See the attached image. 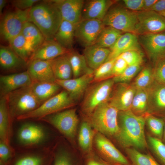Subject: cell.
Masks as SVG:
<instances>
[{
  "label": "cell",
  "mask_w": 165,
  "mask_h": 165,
  "mask_svg": "<svg viewBox=\"0 0 165 165\" xmlns=\"http://www.w3.org/2000/svg\"><path fill=\"white\" fill-rule=\"evenodd\" d=\"M22 122L12 130L10 141L15 149L28 148H52L53 134L50 125L42 121L30 119Z\"/></svg>",
  "instance_id": "obj_1"
},
{
  "label": "cell",
  "mask_w": 165,
  "mask_h": 165,
  "mask_svg": "<svg viewBox=\"0 0 165 165\" xmlns=\"http://www.w3.org/2000/svg\"><path fill=\"white\" fill-rule=\"evenodd\" d=\"M137 14L136 34L158 33L165 30V18L159 13L148 10L137 12Z\"/></svg>",
  "instance_id": "obj_13"
},
{
  "label": "cell",
  "mask_w": 165,
  "mask_h": 165,
  "mask_svg": "<svg viewBox=\"0 0 165 165\" xmlns=\"http://www.w3.org/2000/svg\"><path fill=\"white\" fill-rule=\"evenodd\" d=\"M30 9L24 10L16 9L5 15L0 24V35L3 39L9 42L21 33L25 24L29 22Z\"/></svg>",
  "instance_id": "obj_10"
},
{
  "label": "cell",
  "mask_w": 165,
  "mask_h": 165,
  "mask_svg": "<svg viewBox=\"0 0 165 165\" xmlns=\"http://www.w3.org/2000/svg\"><path fill=\"white\" fill-rule=\"evenodd\" d=\"M76 103L65 90L49 99L35 110L18 117L16 120H38L48 115L68 109Z\"/></svg>",
  "instance_id": "obj_6"
},
{
  "label": "cell",
  "mask_w": 165,
  "mask_h": 165,
  "mask_svg": "<svg viewBox=\"0 0 165 165\" xmlns=\"http://www.w3.org/2000/svg\"><path fill=\"white\" fill-rule=\"evenodd\" d=\"M148 113H165V86L155 81L148 88Z\"/></svg>",
  "instance_id": "obj_24"
},
{
  "label": "cell",
  "mask_w": 165,
  "mask_h": 165,
  "mask_svg": "<svg viewBox=\"0 0 165 165\" xmlns=\"http://www.w3.org/2000/svg\"><path fill=\"white\" fill-rule=\"evenodd\" d=\"M162 140H163V141H162L165 144V123L164 126Z\"/></svg>",
  "instance_id": "obj_54"
},
{
  "label": "cell",
  "mask_w": 165,
  "mask_h": 165,
  "mask_svg": "<svg viewBox=\"0 0 165 165\" xmlns=\"http://www.w3.org/2000/svg\"><path fill=\"white\" fill-rule=\"evenodd\" d=\"M67 54L50 60L56 79L64 80L73 78L72 69Z\"/></svg>",
  "instance_id": "obj_31"
},
{
  "label": "cell",
  "mask_w": 165,
  "mask_h": 165,
  "mask_svg": "<svg viewBox=\"0 0 165 165\" xmlns=\"http://www.w3.org/2000/svg\"><path fill=\"white\" fill-rule=\"evenodd\" d=\"M116 58L104 62L94 71L92 83L112 78V70Z\"/></svg>",
  "instance_id": "obj_41"
},
{
  "label": "cell",
  "mask_w": 165,
  "mask_h": 165,
  "mask_svg": "<svg viewBox=\"0 0 165 165\" xmlns=\"http://www.w3.org/2000/svg\"><path fill=\"white\" fill-rule=\"evenodd\" d=\"M15 155L9 165H52V148L15 149Z\"/></svg>",
  "instance_id": "obj_11"
},
{
  "label": "cell",
  "mask_w": 165,
  "mask_h": 165,
  "mask_svg": "<svg viewBox=\"0 0 165 165\" xmlns=\"http://www.w3.org/2000/svg\"><path fill=\"white\" fill-rule=\"evenodd\" d=\"M111 1L106 0H91L84 2L82 20H96L102 21L110 7Z\"/></svg>",
  "instance_id": "obj_23"
},
{
  "label": "cell",
  "mask_w": 165,
  "mask_h": 165,
  "mask_svg": "<svg viewBox=\"0 0 165 165\" xmlns=\"http://www.w3.org/2000/svg\"><path fill=\"white\" fill-rule=\"evenodd\" d=\"M128 66V65L124 59L120 57H117L112 69V78L122 74Z\"/></svg>",
  "instance_id": "obj_47"
},
{
  "label": "cell",
  "mask_w": 165,
  "mask_h": 165,
  "mask_svg": "<svg viewBox=\"0 0 165 165\" xmlns=\"http://www.w3.org/2000/svg\"><path fill=\"white\" fill-rule=\"evenodd\" d=\"M102 21L105 26L112 27L122 32L136 34L137 12L120 6H113L108 9Z\"/></svg>",
  "instance_id": "obj_8"
},
{
  "label": "cell",
  "mask_w": 165,
  "mask_h": 165,
  "mask_svg": "<svg viewBox=\"0 0 165 165\" xmlns=\"http://www.w3.org/2000/svg\"><path fill=\"white\" fill-rule=\"evenodd\" d=\"M153 70L149 67L143 68L132 83L136 90L149 88L154 83Z\"/></svg>",
  "instance_id": "obj_40"
},
{
  "label": "cell",
  "mask_w": 165,
  "mask_h": 165,
  "mask_svg": "<svg viewBox=\"0 0 165 165\" xmlns=\"http://www.w3.org/2000/svg\"><path fill=\"white\" fill-rule=\"evenodd\" d=\"M29 22L41 31L45 40L53 39L63 19L60 11L53 0H47L31 8Z\"/></svg>",
  "instance_id": "obj_3"
},
{
  "label": "cell",
  "mask_w": 165,
  "mask_h": 165,
  "mask_svg": "<svg viewBox=\"0 0 165 165\" xmlns=\"http://www.w3.org/2000/svg\"><path fill=\"white\" fill-rule=\"evenodd\" d=\"M93 76L94 73L69 79H56L55 82L67 91L77 103L82 100L86 90L92 83Z\"/></svg>",
  "instance_id": "obj_15"
},
{
  "label": "cell",
  "mask_w": 165,
  "mask_h": 165,
  "mask_svg": "<svg viewBox=\"0 0 165 165\" xmlns=\"http://www.w3.org/2000/svg\"><path fill=\"white\" fill-rule=\"evenodd\" d=\"M6 1L5 0H0V14H2V10L5 6Z\"/></svg>",
  "instance_id": "obj_52"
},
{
  "label": "cell",
  "mask_w": 165,
  "mask_h": 165,
  "mask_svg": "<svg viewBox=\"0 0 165 165\" xmlns=\"http://www.w3.org/2000/svg\"><path fill=\"white\" fill-rule=\"evenodd\" d=\"M9 47L28 64L32 54L29 51L26 41L21 33L9 42Z\"/></svg>",
  "instance_id": "obj_35"
},
{
  "label": "cell",
  "mask_w": 165,
  "mask_h": 165,
  "mask_svg": "<svg viewBox=\"0 0 165 165\" xmlns=\"http://www.w3.org/2000/svg\"><path fill=\"white\" fill-rule=\"evenodd\" d=\"M58 9L63 20L75 25L82 20L85 1L82 0H53Z\"/></svg>",
  "instance_id": "obj_19"
},
{
  "label": "cell",
  "mask_w": 165,
  "mask_h": 165,
  "mask_svg": "<svg viewBox=\"0 0 165 165\" xmlns=\"http://www.w3.org/2000/svg\"><path fill=\"white\" fill-rule=\"evenodd\" d=\"M145 124L153 137L160 140L162 139L165 122L163 119L147 113L144 116Z\"/></svg>",
  "instance_id": "obj_37"
},
{
  "label": "cell",
  "mask_w": 165,
  "mask_h": 165,
  "mask_svg": "<svg viewBox=\"0 0 165 165\" xmlns=\"http://www.w3.org/2000/svg\"><path fill=\"white\" fill-rule=\"evenodd\" d=\"M139 43L136 34L128 32L122 34L114 45L109 49L110 53L105 62L116 58L122 53L128 51H140Z\"/></svg>",
  "instance_id": "obj_22"
},
{
  "label": "cell",
  "mask_w": 165,
  "mask_h": 165,
  "mask_svg": "<svg viewBox=\"0 0 165 165\" xmlns=\"http://www.w3.org/2000/svg\"><path fill=\"white\" fill-rule=\"evenodd\" d=\"M136 89L132 84H115L108 102L119 111L130 110Z\"/></svg>",
  "instance_id": "obj_14"
},
{
  "label": "cell",
  "mask_w": 165,
  "mask_h": 165,
  "mask_svg": "<svg viewBox=\"0 0 165 165\" xmlns=\"http://www.w3.org/2000/svg\"><path fill=\"white\" fill-rule=\"evenodd\" d=\"M75 25L63 20L53 39L63 47L73 50L75 38Z\"/></svg>",
  "instance_id": "obj_30"
},
{
  "label": "cell",
  "mask_w": 165,
  "mask_h": 165,
  "mask_svg": "<svg viewBox=\"0 0 165 165\" xmlns=\"http://www.w3.org/2000/svg\"><path fill=\"white\" fill-rule=\"evenodd\" d=\"M28 64L18 56L10 47L2 46L0 47L1 67L6 70L18 69Z\"/></svg>",
  "instance_id": "obj_27"
},
{
  "label": "cell",
  "mask_w": 165,
  "mask_h": 165,
  "mask_svg": "<svg viewBox=\"0 0 165 165\" xmlns=\"http://www.w3.org/2000/svg\"><path fill=\"white\" fill-rule=\"evenodd\" d=\"M148 88L136 90L130 110L135 114L144 116L148 113Z\"/></svg>",
  "instance_id": "obj_33"
},
{
  "label": "cell",
  "mask_w": 165,
  "mask_h": 165,
  "mask_svg": "<svg viewBox=\"0 0 165 165\" xmlns=\"http://www.w3.org/2000/svg\"><path fill=\"white\" fill-rule=\"evenodd\" d=\"M16 153L11 145L0 140V165H9Z\"/></svg>",
  "instance_id": "obj_43"
},
{
  "label": "cell",
  "mask_w": 165,
  "mask_h": 165,
  "mask_svg": "<svg viewBox=\"0 0 165 165\" xmlns=\"http://www.w3.org/2000/svg\"><path fill=\"white\" fill-rule=\"evenodd\" d=\"M118 57L124 59L128 66L142 64L143 61V55L139 50L128 51L122 53Z\"/></svg>",
  "instance_id": "obj_46"
},
{
  "label": "cell",
  "mask_w": 165,
  "mask_h": 165,
  "mask_svg": "<svg viewBox=\"0 0 165 165\" xmlns=\"http://www.w3.org/2000/svg\"><path fill=\"white\" fill-rule=\"evenodd\" d=\"M21 33L26 41L28 49L32 55L45 40L39 29L30 22L25 24Z\"/></svg>",
  "instance_id": "obj_29"
},
{
  "label": "cell",
  "mask_w": 165,
  "mask_h": 165,
  "mask_svg": "<svg viewBox=\"0 0 165 165\" xmlns=\"http://www.w3.org/2000/svg\"><path fill=\"white\" fill-rule=\"evenodd\" d=\"M61 142L53 146L52 165H72L70 155L65 146Z\"/></svg>",
  "instance_id": "obj_39"
},
{
  "label": "cell",
  "mask_w": 165,
  "mask_h": 165,
  "mask_svg": "<svg viewBox=\"0 0 165 165\" xmlns=\"http://www.w3.org/2000/svg\"><path fill=\"white\" fill-rule=\"evenodd\" d=\"M39 1L38 0H13L12 3L16 9L24 10L31 8L35 3Z\"/></svg>",
  "instance_id": "obj_49"
},
{
  "label": "cell",
  "mask_w": 165,
  "mask_h": 165,
  "mask_svg": "<svg viewBox=\"0 0 165 165\" xmlns=\"http://www.w3.org/2000/svg\"><path fill=\"white\" fill-rule=\"evenodd\" d=\"M147 140L154 155L161 165H165V144L160 139L148 135Z\"/></svg>",
  "instance_id": "obj_42"
},
{
  "label": "cell",
  "mask_w": 165,
  "mask_h": 165,
  "mask_svg": "<svg viewBox=\"0 0 165 165\" xmlns=\"http://www.w3.org/2000/svg\"><path fill=\"white\" fill-rule=\"evenodd\" d=\"M118 120L119 131L115 138L123 147L141 150L147 147L144 116L137 115L130 110L119 111Z\"/></svg>",
  "instance_id": "obj_2"
},
{
  "label": "cell",
  "mask_w": 165,
  "mask_h": 165,
  "mask_svg": "<svg viewBox=\"0 0 165 165\" xmlns=\"http://www.w3.org/2000/svg\"><path fill=\"white\" fill-rule=\"evenodd\" d=\"M31 87L41 104L56 95L61 87L56 82H32Z\"/></svg>",
  "instance_id": "obj_28"
},
{
  "label": "cell",
  "mask_w": 165,
  "mask_h": 165,
  "mask_svg": "<svg viewBox=\"0 0 165 165\" xmlns=\"http://www.w3.org/2000/svg\"><path fill=\"white\" fill-rule=\"evenodd\" d=\"M115 84L112 78L92 83L82 99L83 112L89 114L100 104L108 102Z\"/></svg>",
  "instance_id": "obj_7"
},
{
  "label": "cell",
  "mask_w": 165,
  "mask_h": 165,
  "mask_svg": "<svg viewBox=\"0 0 165 165\" xmlns=\"http://www.w3.org/2000/svg\"><path fill=\"white\" fill-rule=\"evenodd\" d=\"M140 42L152 60L156 61L165 56V33L141 35Z\"/></svg>",
  "instance_id": "obj_17"
},
{
  "label": "cell",
  "mask_w": 165,
  "mask_h": 165,
  "mask_svg": "<svg viewBox=\"0 0 165 165\" xmlns=\"http://www.w3.org/2000/svg\"><path fill=\"white\" fill-rule=\"evenodd\" d=\"M142 64L128 66L122 74L112 78L115 83L119 82L127 83L130 81L139 71Z\"/></svg>",
  "instance_id": "obj_44"
},
{
  "label": "cell",
  "mask_w": 165,
  "mask_h": 165,
  "mask_svg": "<svg viewBox=\"0 0 165 165\" xmlns=\"http://www.w3.org/2000/svg\"><path fill=\"white\" fill-rule=\"evenodd\" d=\"M157 1V0H144L143 10H149Z\"/></svg>",
  "instance_id": "obj_51"
},
{
  "label": "cell",
  "mask_w": 165,
  "mask_h": 165,
  "mask_svg": "<svg viewBox=\"0 0 165 165\" xmlns=\"http://www.w3.org/2000/svg\"><path fill=\"white\" fill-rule=\"evenodd\" d=\"M73 74V78L93 73L94 71L88 65L83 54L73 50L68 53Z\"/></svg>",
  "instance_id": "obj_32"
},
{
  "label": "cell",
  "mask_w": 165,
  "mask_h": 165,
  "mask_svg": "<svg viewBox=\"0 0 165 165\" xmlns=\"http://www.w3.org/2000/svg\"><path fill=\"white\" fill-rule=\"evenodd\" d=\"M87 165H106L100 163L99 162L94 160H91L88 163Z\"/></svg>",
  "instance_id": "obj_53"
},
{
  "label": "cell",
  "mask_w": 165,
  "mask_h": 165,
  "mask_svg": "<svg viewBox=\"0 0 165 165\" xmlns=\"http://www.w3.org/2000/svg\"><path fill=\"white\" fill-rule=\"evenodd\" d=\"M118 112L107 102L99 105L87 116L91 125L100 133L115 137L119 131Z\"/></svg>",
  "instance_id": "obj_4"
},
{
  "label": "cell",
  "mask_w": 165,
  "mask_h": 165,
  "mask_svg": "<svg viewBox=\"0 0 165 165\" xmlns=\"http://www.w3.org/2000/svg\"><path fill=\"white\" fill-rule=\"evenodd\" d=\"M28 64L27 71L32 82H55L56 79L53 73L50 60H34Z\"/></svg>",
  "instance_id": "obj_21"
},
{
  "label": "cell",
  "mask_w": 165,
  "mask_h": 165,
  "mask_svg": "<svg viewBox=\"0 0 165 165\" xmlns=\"http://www.w3.org/2000/svg\"><path fill=\"white\" fill-rule=\"evenodd\" d=\"M72 50L63 47L54 39L45 40L33 53L28 64L35 60H52L67 54Z\"/></svg>",
  "instance_id": "obj_20"
},
{
  "label": "cell",
  "mask_w": 165,
  "mask_h": 165,
  "mask_svg": "<svg viewBox=\"0 0 165 165\" xmlns=\"http://www.w3.org/2000/svg\"><path fill=\"white\" fill-rule=\"evenodd\" d=\"M162 16L165 18V11L159 13Z\"/></svg>",
  "instance_id": "obj_55"
},
{
  "label": "cell",
  "mask_w": 165,
  "mask_h": 165,
  "mask_svg": "<svg viewBox=\"0 0 165 165\" xmlns=\"http://www.w3.org/2000/svg\"><path fill=\"white\" fill-rule=\"evenodd\" d=\"M38 120L50 124L69 139L75 137L79 122L75 108L64 110L48 115Z\"/></svg>",
  "instance_id": "obj_9"
},
{
  "label": "cell",
  "mask_w": 165,
  "mask_h": 165,
  "mask_svg": "<svg viewBox=\"0 0 165 165\" xmlns=\"http://www.w3.org/2000/svg\"><path fill=\"white\" fill-rule=\"evenodd\" d=\"M94 139L97 149L109 161L118 165H131L127 158L104 135L98 133Z\"/></svg>",
  "instance_id": "obj_16"
},
{
  "label": "cell",
  "mask_w": 165,
  "mask_h": 165,
  "mask_svg": "<svg viewBox=\"0 0 165 165\" xmlns=\"http://www.w3.org/2000/svg\"><path fill=\"white\" fill-rule=\"evenodd\" d=\"M90 123L87 122H83L81 126L78 141L81 148L84 150L89 151L92 148L94 133Z\"/></svg>",
  "instance_id": "obj_38"
},
{
  "label": "cell",
  "mask_w": 165,
  "mask_h": 165,
  "mask_svg": "<svg viewBox=\"0 0 165 165\" xmlns=\"http://www.w3.org/2000/svg\"><path fill=\"white\" fill-rule=\"evenodd\" d=\"M125 151L131 165H161L149 154L141 153L133 148H126Z\"/></svg>",
  "instance_id": "obj_36"
},
{
  "label": "cell",
  "mask_w": 165,
  "mask_h": 165,
  "mask_svg": "<svg viewBox=\"0 0 165 165\" xmlns=\"http://www.w3.org/2000/svg\"><path fill=\"white\" fill-rule=\"evenodd\" d=\"M122 32L112 27L105 26L99 34L95 45L109 49L115 43Z\"/></svg>",
  "instance_id": "obj_34"
},
{
  "label": "cell",
  "mask_w": 165,
  "mask_h": 165,
  "mask_svg": "<svg viewBox=\"0 0 165 165\" xmlns=\"http://www.w3.org/2000/svg\"><path fill=\"white\" fill-rule=\"evenodd\" d=\"M31 79L27 71L0 76V97L20 88L30 86Z\"/></svg>",
  "instance_id": "obj_18"
},
{
  "label": "cell",
  "mask_w": 165,
  "mask_h": 165,
  "mask_svg": "<svg viewBox=\"0 0 165 165\" xmlns=\"http://www.w3.org/2000/svg\"><path fill=\"white\" fill-rule=\"evenodd\" d=\"M156 62L153 70L155 81L157 83L165 86V56Z\"/></svg>",
  "instance_id": "obj_45"
},
{
  "label": "cell",
  "mask_w": 165,
  "mask_h": 165,
  "mask_svg": "<svg viewBox=\"0 0 165 165\" xmlns=\"http://www.w3.org/2000/svg\"><path fill=\"white\" fill-rule=\"evenodd\" d=\"M105 26L101 20H81L75 25V38L85 47L94 45Z\"/></svg>",
  "instance_id": "obj_12"
},
{
  "label": "cell",
  "mask_w": 165,
  "mask_h": 165,
  "mask_svg": "<svg viewBox=\"0 0 165 165\" xmlns=\"http://www.w3.org/2000/svg\"><path fill=\"white\" fill-rule=\"evenodd\" d=\"M110 53L109 49L94 44L85 47L83 55L88 66L94 71L106 61Z\"/></svg>",
  "instance_id": "obj_26"
},
{
  "label": "cell",
  "mask_w": 165,
  "mask_h": 165,
  "mask_svg": "<svg viewBox=\"0 0 165 165\" xmlns=\"http://www.w3.org/2000/svg\"><path fill=\"white\" fill-rule=\"evenodd\" d=\"M13 122L9 113L6 96L0 97V140L10 144Z\"/></svg>",
  "instance_id": "obj_25"
},
{
  "label": "cell",
  "mask_w": 165,
  "mask_h": 165,
  "mask_svg": "<svg viewBox=\"0 0 165 165\" xmlns=\"http://www.w3.org/2000/svg\"><path fill=\"white\" fill-rule=\"evenodd\" d=\"M149 10L159 13L165 11V0H158Z\"/></svg>",
  "instance_id": "obj_50"
},
{
  "label": "cell",
  "mask_w": 165,
  "mask_h": 165,
  "mask_svg": "<svg viewBox=\"0 0 165 165\" xmlns=\"http://www.w3.org/2000/svg\"><path fill=\"white\" fill-rule=\"evenodd\" d=\"M30 86L20 88L6 95L10 116L13 122L41 105Z\"/></svg>",
  "instance_id": "obj_5"
},
{
  "label": "cell",
  "mask_w": 165,
  "mask_h": 165,
  "mask_svg": "<svg viewBox=\"0 0 165 165\" xmlns=\"http://www.w3.org/2000/svg\"><path fill=\"white\" fill-rule=\"evenodd\" d=\"M123 1L126 8L130 11L138 12L143 10L144 0H124Z\"/></svg>",
  "instance_id": "obj_48"
}]
</instances>
